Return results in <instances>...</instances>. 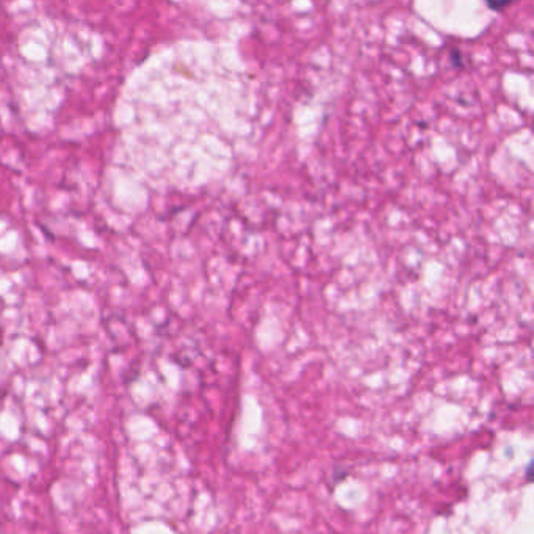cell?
<instances>
[{
  "instance_id": "6da1fadb",
  "label": "cell",
  "mask_w": 534,
  "mask_h": 534,
  "mask_svg": "<svg viewBox=\"0 0 534 534\" xmlns=\"http://www.w3.org/2000/svg\"><path fill=\"white\" fill-rule=\"evenodd\" d=\"M506 5H508V3H489V7H490V8H495V10H500V8H503V7H506Z\"/></svg>"
}]
</instances>
